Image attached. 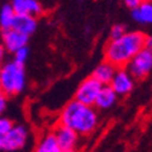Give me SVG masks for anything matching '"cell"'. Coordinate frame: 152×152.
Returning <instances> with one entry per match:
<instances>
[{
	"label": "cell",
	"instance_id": "cell-1",
	"mask_svg": "<svg viewBox=\"0 0 152 152\" xmlns=\"http://www.w3.org/2000/svg\"><path fill=\"white\" fill-rule=\"evenodd\" d=\"M146 35L142 32H126L118 39H111L105 49V58L117 68H123L145 48Z\"/></svg>",
	"mask_w": 152,
	"mask_h": 152
},
{
	"label": "cell",
	"instance_id": "cell-2",
	"mask_svg": "<svg viewBox=\"0 0 152 152\" xmlns=\"http://www.w3.org/2000/svg\"><path fill=\"white\" fill-rule=\"evenodd\" d=\"M60 124L68 126L78 135H89L99 125V115L95 107L73 100L63 107Z\"/></svg>",
	"mask_w": 152,
	"mask_h": 152
},
{
	"label": "cell",
	"instance_id": "cell-3",
	"mask_svg": "<svg viewBox=\"0 0 152 152\" xmlns=\"http://www.w3.org/2000/svg\"><path fill=\"white\" fill-rule=\"evenodd\" d=\"M26 84L24 66L15 61L5 62L0 71V90L7 97L16 96L26 89Z\"/></svg>",
	"mask_w": 152,
	"mask_h": 152
},
{
	"label": "cell",
	"instance_id": "cell-4",
	"mask_svg": "<svg viewBox=\"0 0 152 152\" xmlns=\"http://www.w3.org/2000/svg\"><path fill=\"white\" fill-rule=\"evenodd\" d=\"M128 72L136 79H142L152 72V50L141 49L125 66Z\"/></svg>",
	"mask_w": 152,
	"mask_h": 152
},
{
	"label": "cell",
	"instance_id": "cell-5",
	"mask_svg": "<svg viewBox=\"0 0 152 152\" xmlns=\"http://www.w3.org/2000/svg\"><path fill=\"white\" fill-rule=\"evenodd\" d=\"M28 129L22 124H14L12 128L3 137V150L7 152H16L22 150L28 141Z\"/></svg>",
	"mask_w": 152,
	"mask_h": 152
},
{
	"label": "cell",
	"instance_id": "cell-6",
	"mask_svg": "<svg viewBox=\"0 0 152 152\" xmlns=\"http://www.w3.org/2000/svg\"><path fill=\"white\" fill-rule=\"evenodd\" d=\"M101 88H102V84L97 82L91 75V77L83 80L82 84L78 86L77 91H75L74 100H77L78 102L88 106H94Z\"/></svg>",
	"mask_w": 152,
	"mask_h": 152
},
{
	"label": "cell",
	"instance_id": "cell-7",
	"mask_svg": "<svg viewBox=\"0 0 152 152\" xmlns=\"http://www.w3.org/2000/svg\"><path fill=\"white\" fill-rule=\"evenodd\" d=\"M110 85L118 96H125L134 89V77L126 68H118Z\"/></svg>",
	"mask_w": 152,
	"mask_h": 152
},
{
	"label": "cell",
	"instance_id": "cell-8",
	"mask_svg": "<svg viewBox=\"0 0 152 152\" xmlns=\"http://www.w3.org/2000/svg\"><path fill=\"white\" fill-rule=\"evenodd\" d=\"M54 135L62 151H75V147L79 142V135L74 130L60 124L55 128Z\"/></svg>",
	"mask_w": 152,
	"mask_h": 152
},
{
	"label": "cell",
	"instance_id": "cell-9",
	"mask_svg": "<svg viewBox=\"0 0 152 152\" xmlns=\"http://www.w3.org/2000/svg\"><path fill=\"white\" fill-rule=\"evenodd\" d=\"M28 40H29V37L17 32L14 28L1 32V42H3L1 44L6 49V51L11 54H14L15 51H17L18 49L23 46H27Z\"/></svg>",
	"mask_w": 152,
	"mask_h": 152
},
{
	"label": "cell",
	"instance_id": "cell-10",
	"mask_svg": "<svg viewBox=\"0 0 152 152\" xmlns=\"http://www.w3.org/2000/svg\"><path fill=\"white\" fill-rule=\"evenodd\" d=\"M16 15H28L33 17H39L43 15L44 7L39 0H18L12 3Z\"/></svg>",
	"mask_w": 152,
	"mask_h": 152
},
{
	"label": "cell",
	"instance_id": "cell-11",
	"mask_svg": "<svg viewBox=\"0 0 152 152\" xmlns=\"http://www.w3.org/2000/svg\"><path fill=\"white\" fill-rule=\"evenodd\" d=\"M12 28L24 35H32L38 28V20L37 17L28 15H16Z\"/></svg>",
	"mask_w": 152,
	"mask_h": 152
},
{
	"label": "cell",
	"instance_id": "cell-12",
	"mask_svg": "<svg viewBox=\"0 0 152 152\" xmlns=\"http://www.w3.org/2000/svg\"><path fill=\"white\" fill-rule=\"evenodd\" d=\"M132 18L142 26L152 24V0L141 1L136 7L132 9Z\"/></svg>",
	"mask_w": 152,
	"mask_h": 152
},
{
	"label": "cell",
	"instance_id": "cell-13",
	"mask_svg": "<svg viewBox=\"0 0 152 152\" xmlns=\"http://www.w3.org/2000/svg\"><path fill=\"white\" fill-rule=\"evenodd\" d=\"M117 67L115 65H112L111 62L108 61H104L97 65V67L94 69V73H93V77L100 82L102 85H110L111 80L115 77V74L117 72Z\"/></svg>",
	"mask_w": 152,
	"mask_h": 152
},
{
	"label": "cell",
	"instance_id": "cell-14",
	"mask_svg": "<svg viewBox=\"0 0 152 152\" xmlns=\"http://www.w3.org/2000/svg\"><path fill=\"white\" fill-rule=\"evenodd\" d=\"M117 99L118 95L111 88V85H102L94 106L97 110H108L117 102Z\"/></svg>",
	"mask_w": 152,
	"mask_h": 152
},
{
	"label": "cell",
	"instance_id": "cell-15",
	"mask_svg": "<svg viewBox=\"0 0 152 152\" xmlns=\"http://www.w3.org/2000/svg\"><path fill=\"white\" fill-rule=\"evenodd\" d=\"M34 152H62V150L57 144L54 133H46L37 142Z\"/></svg>",
	"mask_w": 152,
	"mask_h": 152
},
{
	"label": "cell",
	"instance_id": "cell-16",
	"mask_svg": "<svg viewBox=\"0 0 152 152\" xmlns=\"http://www.w3.org/2000/svg\"><path fill=\"white\" fill-rule=\"evenodd\" d=\"M16 17V11L12 4H4L0 7V29H11Z\"/></svg>",
	"mask_w": 152,
	"mask_h": 152
},
{
	"label": "cell",
	"instance_id": "cell-17",
	"mask_svg": "<svg viewBox=\"0 0 152 152\" xmlns=\"http://www.w3.org/2000/svg\"><path fill=\"white\" fill-rule=\"evenodd\" d=\"M28 56H29V49H28V46H23V48L18 49L17 51L14 53V60H12V61H15V62L20 63V65L24 66V63H26V61L28 60Z\"/></svg>",
	"mask_w": 152,
	"mask_h": 152
},
{
	"label": "cell",
	"instance_id": "cell-18",
	"mask_svg": "<svg viewBox=\"0 0 152 152\" xmlns=\"http://www.w3.org/2000/svg\"><path fill=\"white\" fill-rule=\"evenodd\" d=\"M12 125H14V123L10 118L0 116V137H4L6 133L12 128Z\"/></svg>",
	"mask_w": 152,
	"mask_h": 152
},
{
	"label": "cell",
	"instance_id": "cell-19",
	"mask_svg": "<svg viewBox=\"0 0 152 152\" xmlns=\"http://www.w3.org/2000/svg\"><path fill=\"white\" fill-rule=\"evenodd\" d=\"M125 33H126V29H125L124 24L117 23V24H115V26L111 28V31H110V38H111V39H118V38H121Z\"/></svg>",
	"mask_w": 152,
	"mask_h": 152
},
{
	"label": "cell",
	"instance_id": "cell-20",
	"mask_svg": "<svg viewBox=\"0 0 152 152\" xmlns=\"http://www.w3.org/2000/svg\"><path fill=\"white\" fill-rule=\"evenodd\" d=\"M7 106V96L0 90V116H3Z\"/></svg>",
	"mask_w": 152,
	"mask_h": 152
},
{
	"label": "cell",
	"instance_id": "cell-21",
	"mask_svg": "<svg viewBox=\"0 0 152 152\" xmlns=\"http://www.w3.org/2000/svg\"><path fill=\"white\" fill-rule=\"evenodd\" d=\"M142 1V0H123V3H124V5L126 6V7H129L130 10L132 9H134V7H136L139 4H140Z\"/></svg>",
	"mask_w": 152,
	"mask_h": 152
},
{
	"label": "cell",
	"instance_id": "cell-22",
	"mask_svg": "<svg viewBox=\"0 0 152 152\" xmlns=\"http://www.w3.org/2000/svg\"><path fill=\"white\" fill-rule=\"evenodd\" d=\"M145 48L152 50V34L151 35H146V38H145Z\"/></svg>",
	"mask_w": 152,
	"mask_h": 152
},
{
	"label": "cell",
	"instance_id": "cell-23",
	"mask_svg": "<svg viewBox=\"0 0 152 152\" xmlns=\"http://www.w3.org/2000/svg\"><path fill=\"white\" fill-rule=\"evenodd\" d=\"M6 54H7L6 49L4 48V45H3V44H0V61H3V60L5 58Z\"/></svg>",
	"mask_w": 152,
	"mask_h": 152
},
{
	"label": "cell",
	"instance_id": "cell-24",
	"mask_svg": "<svg viewBox=\"0 0 152 152\" xmlns=\"http://www.w3.org/2000/svg\"><path fill=\"white\" fill-rule=\"evenodd\" d=\"M3 150V137H0V151Z\"/></svg>",
	"mask_w": 152,
	"mask_h": 152
},
{
	"label": "cell",
	"instance_id": "cell-25",
	"mask_svg": "<svg viewBox=\"0 0 152 152\" xmlns=\"http://www.w3.org/2000/svg\"><path fill=\"white\" fill-rule=\"evenodd\" d=\"M1 67H3V63H1V61H0V71H1Z\"/></svg>",
	"mask_w": 152,
	"mask_h": 152
},
{
	"label": "cell",
	"instance_id": "cell-26",
	"mask_svg": "<svg viewBox=\"0 0 152 152\" xmlns=\"http://www.w3.org/2000/svg\"><path fill=\"white\" fill-rule=\"evenodd\" d=\"M62 152H75V151H62Z\"/></svg>",
	"mask_w": 152,
	"mask_h": 152
},
{
	"label": "cell",
	"instance_id": "cell-27",
	"mask_svg": "<svg viewBox=\"0 0 152 152\" xmlns=\"http://www.w3.org/2000/svg\"><path fill=\"white\" fill-rule=\"evenodd\" d=\"M11 1H12V3H15V1H18V0H11Z\"/></svg>",
	"mask_w": 152,
	"mask_h": 152
},
{
	"label": "cell",
	"instance_id": "cell-28",
	"mask_svg": "<svg viewBox=\"0 0 152 152\" xmlns=\"http://www.w3.org/2000/svg\"><path fill=\"white\" fill-rule=\"evenodd\" d=\"M142 1H148V0H142Z\"/></svg>",
	"mask_w": 152,
	"mask_h": 152
},
{
	"label": "cell",
	"instance_id": "cell-29",
	"mask_svg": "<svg viewBox=\"0 0 152 152\" xmlns=\"http://www.w3.org/2000/svg\"><path fill=\"white\" fill-rule=\"evenodd\" d=\"M5 152H7V151H5Z\"/></svg>",
	"mask_w": 152,
	"mask_h": 152
}]
</instances>
